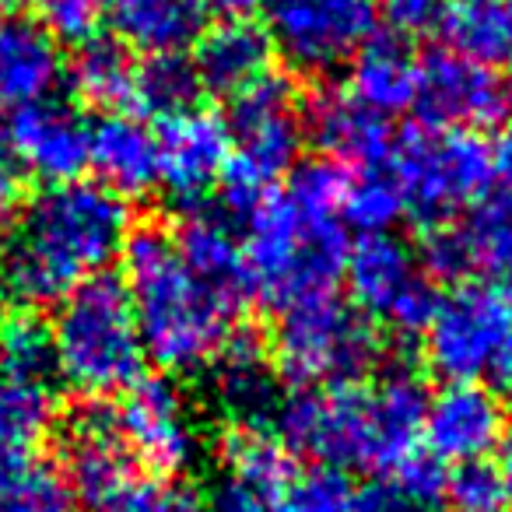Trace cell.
<instances>
[{"label": "cell", "instance_id": "6da1fadb", "mask_svg": "<svg viewBox=\"0 0 512 512\" xmlns=\"http://www.w3.org/2000/svg\"><path fill=\"white\" fill-rule=\"evenodd\" d=\"M130 239V207L99 179L53 183L0 232V299L15 309L60 302L106 274Z\"/></svg>", "mask_w": 512, "mask_h": 512}, {"label": "cell", "instance_id": "7a4b0ae2", "mask_svg": "<svg viewBox=\"0 0 512 512\" xmlns=\"http://www.w3.org/2000/svg\"><path fill=\"white\" fill-rule=\"evenodd\" d=\"M123 260L137 334L155 365L165 372H193L211 365L235 341L242 302L200 278L165 228H130Z\"/></svg>", "mask_w": 512, "mask_h": 512}, {"label": "cell", "instance_id": "3957f363", "mask_svg": "<svg viewBox=\"0 0 512 512\" xmlns=\"http://www.w3.org/2000/svg\"><path fill=\"white\" fill-rule=\"evenodd\" d=\"M242 225L249 288L278 313L295 302L334 295L351 246L341 218L306 211L288 193H271Z\"/></svg>", "mask_w": 512, "mask_h": 512}, {"label": "cell", "instance_id": "277c9868", "mask_svg": "<svg viewBox=\"0 0 512 512\" xmlns=\"http://www.w3.org/2000/svg\"><path fill=\"white\" fill-rule=\"evenodd\" d=\"M50 327L57 344V376L85 400H106L141 379L148 355L123 278L95 274L81 281L60 299Z\"/></svg>", "mask_w": 512, "mask_h": 512}, {"label": "cell", "instance_id": "5b68a950", "mask_svg": "<svg viewBox=\"0 0 512 512\" xmlns=\"http://www.w3.org/2000/svg\"><path fill=\"white\" fill-rule=\"evenodd\" d=\"M225 127L232 137V162L221 176L218 214L246 221L274 193V183L299 162L306 141L299 92L288 78L267 71L232 95Z\"/></svg>", "mask_w": 512, "mask_h": 512}, {"label": "cell", "instance_id": "8992f818", "mask_svg": "<svg viewBox=\"0 0 512 512\" xmlns=\"http://www.w3.org/2000/svg\"><path fill=\"white\" fill-rule=\"evenodd\" d=\"M390 176L404 214L425 232L460 221L491 183V148L474 130L414 127L393 144Z\"/></svg>", "mask_w": 512, "mask_h": 512}, {"label": "cell", "instance_id": "52a82bcc", "mask_svg": "<svg viewBox=\"0 0 512 512\" xmlns=\"http://www.w3.org/2000/svg\"><path fill=\"white\" fill-rule=\"evenodd\" d=\"M383 355L369 316L337 295L281 309L274 327V365L302 386L365 383Z\"/></svg>", "mask_w": 512, "mask_h": 512}, {"label": "cell", "instance_id": "ba28073f", "mask_svg": "<svg viewBox=\"0 0 512 512\" xmlns=\"http://www.w3.org/2000/svg\"><path fill=\"white\" fill-rule=\"evenodd\" d=\"M425 358L446 383L512 376V285L460 281L442 295L425 330Z\"/></svg>", "mask_w": 512, "mask_h": 512}, {"label": "cell", "instance_id": "9c48e42d", "mask_svg": "<svg viewBox=\"0 0 512 512\" xmlns=\"http://www.w3.org/2000/svg\"><path fill=\"white\" fill-rule=\"evenodd\" d=\"M274 425L288 453L309 456L330 470H372L376 474L369 383L306 386L295 397H285Z\"/></svg>", "mask_w": 512, "mask_h": 512}, {"label": "cell", "instance_id": "30bf717a", "mask_svg": "<svg viewBox=\"0 0 512 512\" xmlns=\"http://www.w3.org/2000/svg\"><path fill=\"white\" fill-rule=\"evenodd\" d=\"M267 39L281 64L306 78L341 71L376 36V0H267Z\"/></svg>", "mask_w": 512, "mask_h": 512}, {"label": "cell", "instance_id": "8fae6325", "mask_svg": "<svg viewBox=\"0 0 512 512\" xmlns=\"http://www.w3.org/2000/svg\"><path fill=\"white\" fill-rule=\"evenodd\" d=\"M344 281L365 316L400 334H425L442 299L411 246L393 232H369L351 242Z\"/></svg>", "mask_w": 512, "mask_h": 512}, {"label": "cell", "instance_id": "7c38bea8", "mask_svg": "<svg viewBox=\"0 0 512 512\" xmlns=\"http://www.w3.org/2000/svg\"><path fill=\"white\" fill-rule=\"evenodd\" d=\"M60 470L74 498L99 512L134 477V453L120 425V411L106 400H81L60 425Z\"/></svg>", "mask_w": 512, "mask_h": 512}, {"label": "cell", "instance_id": "4fadbf2b", "mask_svg": "<svg viewBox=\"0 0 512 512\" xmlns=\"http://www.w3.org/2000/svg\"><path fill=\"white\" fill-rule=\"evenodd\" d=\"M509 106V95L498 85L495 71L449 50H435L418 60V85L411 109L421 127L435 130H481L498 123Z\"/></svg>", "mask_w": 512, "mask_h": 512}, {"label": "cell", "instance_id": "5bb4252c", "mask_svg": "<svg viewBox=\"0 0 512 512\" xmlns=\"http://www.w3.org/2000/svg\"><path fill=\"white\" fill-rule=\"evenodd\" d=\"M509 411L488 383H446L428 397L421 446L439 463H481L505 446Z\"/></svg>", "mask_w": 512, "mask_h": 512}, {"label": "cell", "instance_id": "9a60e30c", "mask_svg": "<svg viewBox=\"0 0 512 512\" xmlns=\"http://www.w3.org/2000/svg\"><path fill=\"white\" fill-rule=\"evenodd\" d=\"M120 425L134 460L155 474H183L197 460V425L169 379H137L123 397Z\"/></svg>", "mask_w": 512, "mask_h": 512}, {"label": "cell", "instance_id": "2e32d148", "mask_svg": "<svg viewBox=\"0 0 512 512\" xmlns=\"http://www.w3.org/2000/svg\"><path fill=\"white\" fill-rule=\"evenodd\" d=\"M4 141L15 151L25 172L46 179V183H71L88 169V148H92V123L74 106L60 99H39L29 106L11 109Z\"/></svg>", "mask_w": 512, "mask_h": 512}, {"label": "cell", "instance_id": "e0dca14e", "mask_svg": "<svg viewBox=\"0 0 512 512\" xmlns=\"http://www.w3.org/2000/svg\"><path fill=\"white\" fill-rule=\"evenodd\" d=\"M155 137L158 186H165L179 204L200 207L232 162V137H228L225 120L190 109L183 116L162 120V130Z\"/></svg>", "mask_w": 512, "mask_h": 512}, {"label": "cell", "instance_id": "ac0fdd59", "mask_svg": "<svg viewBox=\"0 0 512 512\" xmlns=\"http://www.w3.org/2000/svg\"><path fill=\"white\" fill-rule=\"evenodd\" d=\"M302 127L330 162L358 169H379L390 162V123L358 102L348 88H320L302 109Z\"/></svg>", "mask_w": 512, "mask_h": 512}, {"label": "cell", "instance_id": "d6986e66", "mask_svg": "<svg viewBox=\"0 0 512 512\" xmlns=\"http://www.w3.org/2000/svg\"><path fill=\"white\" fill-rule=\"evenodd\" d=\"M211 365V400L235 428H264L278 418L285 404L281 369L260 344L235 337Z\"/></svg>", "mask_w": 512, "mask_h": 512}, {"label": "cell", "instance_id": "ffe728a7", "mask_svg": "<svg viewBox=\"0 0 512 512\" xmlns=\"http://www.w3.org/2000/svg\"><path fill=\"white\" fill-rule=\"evenodd\" d=\"M64 74L57 39L39 25V18L0 11V106H29L50 99Z\"/></svg>", "mask_w": 512, "mask_h": 512}, {"label": "cell", "instance_id": "44dd1931", "mask_svg": "<svg viewBox=\"0 0 512 512\" xmlns=\"http://www.w3.org/2000/svg\"><path fill=\"white\" fill-rule=\"evenodd\" d=\"M113 36L141 57H169L197 46L207 32L204 0H109Z\"/></svg>", "mask_w": 512, "mask_h": 512}, {"label": "cell", "instance_id": "7402d4cb", "mask_svg": "<svg viewBox=\"0 0 512 512\" xmlns=\"http://www.w3.org/2000/svg\"><path fill=\"white\" fill-rule=\"evenodd\" d=\"M88 165L99 172V183L123 200L144 197L158 186V137L141 116L106 113L92 123Z\"/></svg>", "mask_w": 512, "mask_h": 512}, {"label": "cell", "instance_id": "603a6c76", "mask_svg": "<svg viewBox=\"0 0 512 512\" xmlns=\"http://www.w3.org/2000/svg\"><path fill=\"white\" fill-rule=\"evenodd\" d=\"M271 39L264 25L249 18H232L214 29H207L193 46V67L204 92H214L221 99H232L256 78L271 71Z\"/></svg>", "mask_w": 512, "mask_h": 512}, {"label": "cell", "instance_id": "cb8c5ba5", "mask_svg": "<svg viewBox=\"0 0 512 512\" xmlns=\"http://www.w3.org/2000/svg\"><path fill=\"white\" fill-rule=\"evenodd\" d=\"M232 221L218 211L207 207H190L183 221L176 228V249L186 264L200 274L204 281H211L214 288H221L232 299L246 302L249 288V271L246 256H242V239L232 232Z\"/></svg>", "mask_w": 512, "mask_h": 512}, {"label": "cell", "instance_id": "d4e9b609", "mask_svg": "<svg viewBox=\"0 0 512 512\" xmlns=\"http://www.w3.org/2000/svg\"><path fill=\"white\" fill-rule=\"evenodd\" d=\"M418 85V57L404 36H372L351 60L348 92L379 116H393L414 102Z\"/></svg>", "mask_w": 512, "mask_h": 512}, {"label": "cell", "instance_id": "484cf974", "mask_svg": "<svg viewBox=\"0 0 512 512\" xmlns=\"http://www.w3.org/2000/svg\"><path fill=\"white\" fill-rule=\"evenodd\" d=\"M439 32L446 50L470 64L512 67V11L505 0H449Z\"/></svg>", "mask_w": 512, "mask_h": 512}, {"label": "cell", "instance_id": "4316f807", "mask_svg": "<svg viewBox=\"0 0 512 512\" xmlns=\"http://www.w3.org/2000/svg\"><path fill=\"white\" fill-rule=\"evenodd\" d=\"M134 74V57L116 36L85 39L74 46V57L67 64V81H71L74 95L106 113H116L134 99Z\"/></svg>", "mask_w": 512, "mask_h": 512}, {"label": "cell", "instance_id": "83f0119b", "mask_svg": "<svg viewBox=\"0 0 512 512\" xmlns=\"http://www.w3.org/2000/svg\"><path fill=\"white\" fill-rule=\"evenodd\" d=\"M0 512H78V498L64 470L32 449L0 456Z\"/></svg>", "mask_w": 512, "mask_h": 512}, {"label": "cell", "instance_id": "f1b7e54d", "mask_svg": "<svg viewBox=\"0 0 512 512\" xmlns=\"http://www.w3.org/2000/svg\"><path fill=\"white\" fill-rule=\"evenodd\" d=\"M200 78L197 67L183 53H169V57H144L134 74V106L144 116H158V120H172L183 116L197 106L200 99Z\"/></svg>", "mask_w": 512, "mask_h": 512}, {"label": "cell", "instance_id": "f546056e", "mask_svg": "<svg viewBox=\"0 0 512 512\" xmlns=\"http://www.w3.org/2000/svg\"><path fill=\"white\" fill-rule=\"evenodd\" d=\"M0 372L36 386H50L57 376L53 327L32 309H15L8 320H0Z\"/></svg>", "mask_w": 512, "mask_h": 512}, {"label": "cell", "instance_id": "4dcf8cb0", "mask_svg": "<svg viewBox=\"0 0 512 512\" xmlns=\"http://www.w3.org/2000/svg\"><path fill=\"white\" fill-rule=\"evenodd\" d=\"M53 425L50 386L0 376V456L32 453Z\"/></svg>", "mask_w": 512, "mask_h": 512}, {"label": "cell", "instance_id": "1f68e13d", "mask_svg": "<svg viewBox=\"0 0 512 512\" xmlns=\"http://www.w3.org/2000/svg\"><path fill=\"white\" fill-rule=\"evenodd\" d=\"M400 214H404V200H400L397 179L390 176L386 165H379V169H358V176H351L341 218L351 221L355 228H362V235L390 232V225Z\"/></svg>", "mask_w": 512, "mask_h": 512}, {"label": "cell", "instance_id": "d6a6232c", "mask_svg": "<svg viewBox=\"0 0 512 512\" xmlns=\"http://www.w3.org/2000/svg\"><path fill=\"white\" fill-rule=\"evenodd\" d=\"M442 502L449 505V512H505L509 488H505L502 470L491 467L488 460L460 463V467L446 470Z\"/></svg>", "mask_w": 512, "mask_h": 512}, {"label": "cell", "instance_id": "836d02e7", "mask_svg": "<svg viewBox=\"0 0 512 512\" xmlns=\"http://www.w3.org/2000/svg\"><path fill=\"white\" fill-rule=\"evenodd\" d=\"M351 498L355 488L348 484L344 470L313 467L309 474L288 481V488L274 502V512H351Z\"/></svg>", "mask_w": 512, "mask_h": 512}, {"label": "cell", "instance_id": "e575fe53", "mask_svg": "<svg viewBox=\"0 0 512 512\" xmlns=\"http://www.w3.org/2000/svg\"><path fill=\"white\" fill-rule=\"evenodd\" d=\"M351 172L344 169L341 162H330V158H320V162H306L292 172L288 179V197L299 207L313 214H327V218H341L344 207V193H348Z\"/></svg>", "mask_w": 512, "mask_h": 512}, {"label": "cell", "instance_id": "d590c367", "mask_svg": "<svg viewBox=\"0 0 512 512\" xmlns=\"http://www.w3.org/2000/svg\"><path fill=\"white\" fill-rule=\"evenodd\" d=\"M99 512H207L204 498L172 481H130Z\"/></svg>", "mask_w": 512, "mask_h": 512}, {"label": "cell", "instance_id": "8d00e7d4", "mask_svg": "<svg viewBox=\"0 0 512 512\" xmlns=\"http://www.w3.org/2000/svg\"><path fill=\"white\" fill-rule=\"evenodd\" d=\"M278 498L281 495L246 481V477L218 470V477H214L211 488H207L204 509L207 512H274Z\"/></svg>", "mask_w": 512, "mask_h": 512}, {"label": "cell", "instance_id": "74e56055", "mask_svg": "<svg viewBox=\"0 0 512 512\" xmlns=\"http://www.w3.org/2000/svg\"><path fill=\"white\" fill-rule=\"evenodd\" d=\"M379 18H386L393 36H425L446 18L449 0H376Z\"/></svg>", "mask_w": 512, "mask_h": 512}, {"label": "cell", "instance_id": "f35d334b", "mask_svg": "<svg viewBox=\"0 0 512 512\" xmlns=\"http://www.w3.org/2000/svg\"><path fill=\"white\" fill-rule=\"evenodd\" d=\"M351 512H435V505L407 491L397 477L383 474L379 481H369L365 488L355 491Z\"/></svg>", "mask_w": 512, "mask_h": 512}, {"label": "cell", "instance_id": "ab89813d", "mask_svg": "<svg viewBox=\"0 0 512 512\" xmlns=\"http://www.w3.org/2000/svg\"><path fill=\"white\" fill-rule=\"evenodd\" d=\"M22 197H25V169L15 158V151L8 148V141L0 137V232L15 221Z\"/></svg>", "mask_w": 512, "mask_h": 512}, {"label": "cell", "instance_id": "60d3db41", "mask_svg": "<svg viewBox=\"0 0 512 512\" xmlns=\"http://www.w3.org/2000/svg\"><path fill=\"white\" fill-rule=\"evenodd\" d=\"M488 197L498 200L505 211H512V130L502 137L495 151H491V183Z\"/></svg>", "mask_w": 512, "mask_h": 512}, {"label": "cell", "instance_id": "b9f144b4", "mask_svg": "<svg viewBox=\"0 0 512 512\" xmlns=\"http://www.w3.org/2000/svg\"><path fill=\"white\" fill-rule=\"evenodd\" d=\"M207 15H221V22H232V18H253L256 11L267 8V0H204Z\"/></svg>", "mask_w": 512, "mask_h": 512}, {"label": "cell", "instance_id": "7bdbcfd3", "mask_svg": "<svg viewBox=\"0 0 512 512\" xmlns=\"http://www.w3.org/2000/svg\"><path fill=\"white\" fill-rule=\"evenodd\" d=\"M502 477H505V488H509V502H512V439L505 442V456H502Z\"/></svg>", "mask_w": 512, "mask_h": 512}, {"label": "cell", "instance_id": "ee69618b", "mask_svg": "<svg viewBox=\"0 0 512 512\" xmlns=\"http://www.w3.org/2000/svg\"><path fill=\"white\" fill-rule=\"evenodd\" d=\"M509 106H512V88H509Z\"/></svg>", "mask_w": 512, "mask_h": 512}, {"label": "cell", "instance_id": "f6af8a7d", "mask_svg": "<svg viewBox=\"0 0 512 512\" xmlns=\"http://www.w3.org/2000/svg\"><path fill=\"white\" fill-rule=\"evenodd\" d=\"M505 4H509V11H512V0H505Z\"/></svg>", "mask_w": 512, "mask_h": 512}, {"label": "cell", "instance_id": "bcb514c9", "mask_svg": "<svg viewBox=\"0 0 512 512\" xmlns=\"http://www.w3.org/2000/svg\"><path fill=\"white\" fill-rule=\"evenodd\" d=\"M509 379H512V376H509Z\"/></svg>", "mask_w": 512, "mask_h": 512}]
</instances>
